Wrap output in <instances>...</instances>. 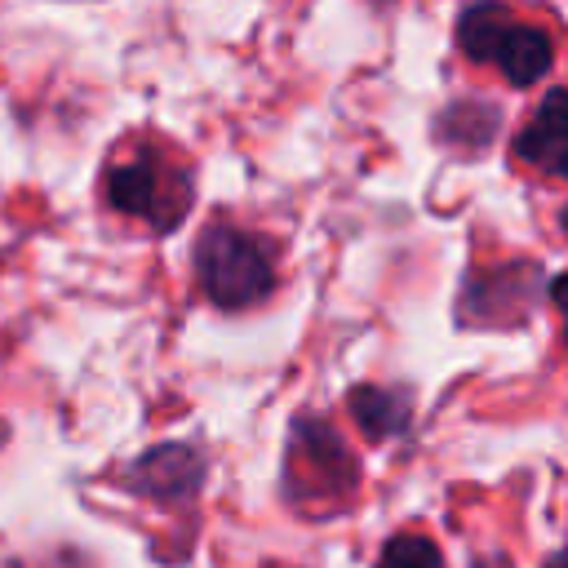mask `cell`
<instances>
[{"mask_svg":"<svg viewBox=\"0 0 568 568\" xmlns=\"http://www.w3.org/2000/svg\"><path fill=\"white\" fill-rule=\"evenodd\" d=\"M559 222H564V235H568V204H564V217Z\"/></svg>","mask_w":568,"mask_h":568,"instance_id":"obj_11","label":"cell"},{"mask_svg":"<svg viewBox=\"0 0 568 568\" xmlns=\"http://www.w3.org/2000/svg\"><path fill=\"white\" fill-rule=\"evenodd\" d=\"M262 568H293V564H262Z\"/></svg>","mask_w":568,"mask_h":568,"instance_id":"obj_12","label":"cell"},{"mask_svg":"<svg viewBox=\"0 0 568 568\" xmlns=\"http://www.w3.org/2000/svg\"><path fill=\"white\" fill-rule=\"evenodd\" d=\"M550 302L564 311V328H568V271H564V275L550 284Z\"/></svg>","mask_w":568,"mask_h":568,"instance_id":"obj_9","label":"cell"},{"mask_svg":"<svg viewBox=\"0 0 568 568\" xmlns=\"http://www.w3.org/2000/svg\"><path fill=\"white\" fill-rule=\"evenodd\" d=\"M546 568H568V550H559V555H555V559H550Z\"/></svg>","mask_w":568,"mask_h":568,"instance_id":"obj_10","label":"cell"},{"mask_svg":"<svg viewBox=\"0 0 568 568\" xmlns=\"http://www.w3.org/2000/svg\"><path fill=\"white\" fill-rule=\"evenodd\" d=\"M515 155L550 178H568V89H550L515 138Z\"/></svg>","mask_w":568,"mask_h":568,"instance_id":"obj_5","label":"cell"},{"mask_svg":"<svg viewBox=\"0 0 568 568\" xmlns=\"http://www.w3.org/2000/svg\"><path fill=\"white\" fill-rule=\"evenodd\" d=\"M98 204L111 222L169 235L195 204V160L164 129H129L111 142L98 169Z\"/></svg>","mask_w":568,"mask_h":568,"instance_id":"obj_1","label":"cell"},{"mask_svg":"<svg viewBox=\"0 0 568 568\" xmlns=\"http://www.w3.org/2000/svg\"><path fill=\"white\" fill-rule=\"evenodd\" d=\"M351 413L364 426V435L386 439V435L404 430V422H408V395L382 390V386H355L351 390Z\"/></svg>","mask_w":568,"mask_h":568,"instance_id":"obj_7","label":"cell"},{"mask_svg":"<svg viewBox=\"0 0 568 568\" xmlns=\"http://www.w3.org/2000/svg\"><path fill=\"white\" fill-rule=\"evenodd\" d=\"M280 240L266 235L262 226L235 222V217H213L191 248V271L217 311H253L280 288Z\"/></svg>","mask_w":568,"mask_h":568,"instance_id":"obj_2","label":"cell"},{"mask_svg":"<svg viewBox=\"0 0 568 568\" xmlns=\"http://www.w3.org/2000/svg\"><path fill=\"white\" fill-rule=\"evenodd\" d=\"M373 568H448V564H444L439 546L426 532H395L382 546V555H377Z\"/></svg>","mask_w":568,"mask_h":568,"instance_id":"obj_8","label":"cell"},{"mask_svg":"<svg viewBox=\"0 0 568 568\" xmlns=\"http://www.w3.org/2000/svg\"><path fill=\"white\" fill-rule=\"evenodd\" d=\"M359 488V462L320 417H297L284 448V497L302 515H333Z\"/></svg>","mask_w":568,"mask_h":568,"instance_id":"obj_3","label":"cell"},{"mask_svg":"<svg viewBox=\"0 0 568 568\" xmlns=\"http://www.w3.org/2000/svg\"><path fill=\"white\" fill-rule=\"evenodd\" d=\"M204 479V462L186 444H160L146 457H138V488H146L155 501H173L195 493Z\"/></svg>","mask_w":568,"mask_h":568,"instance_id":"obj_6","label":"cell"},{"mask_svg":"<svg viewBox=\"0 0 568 568\" xmlns=\"http://www.w3.org/2000/svg\"><path fill=\"white\" fill-rule=\"evenodd\" d=\"M457 44L470 62H488L497 67L515 89L537 84L550 62H555V44L541 27L532 22H515L506 9L497 4H475L457 18Z\"/></svg>","mask_w":568,"mask_h":568,"instance_id":"obj_4","label":"cell"}]
</instances>
